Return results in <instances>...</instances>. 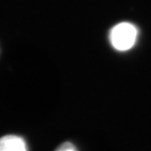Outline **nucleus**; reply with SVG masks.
<instances>
[{"label": "nucleus", "mask_w": 151, "mask_h": 151, "mask_svg": "<svg viewBox=\"0 0 151 151\" xmlns=\"http://www.w3.org/2000/svg\"><path fill=\"white\" fill-rule=\"evenodd\" d=\"M138 31L134 24L123 22L115 25L110 31V42L114 48L120 51L131 49L137 40Z\"/></svg>", "instance_id": "nucleus-1"}, {"label": "nucleus", "mask_w": 151, "mask_h": 151, "mask_svg": "<svg viewBox=\"0 0 151 151\" xmlns=\"http://www.w3.org/2000/svg\"><path fill=\"white\" fill-rule=\"evenodd\" d=\"M0 151H28V147L20 136L7 134L0 138Z\"/></svg>", "instance_id": "nucleus-2"}, {"label": "nucleus", "mask_w": 151, "mask_h": 151, "mask_svg": "<svg viewBox=\"0 0 151 151\" xmlns=\"http://www.w3.org/2000/svg\"><path fill=\"white\" fill-rule=\"evenodd\" d=\"M54 151H78L76 147L72 143H70L69 141L64 142L62 144H60Z\"/></svg>", "instance_id": "nucleus-3"}]
</instances>
